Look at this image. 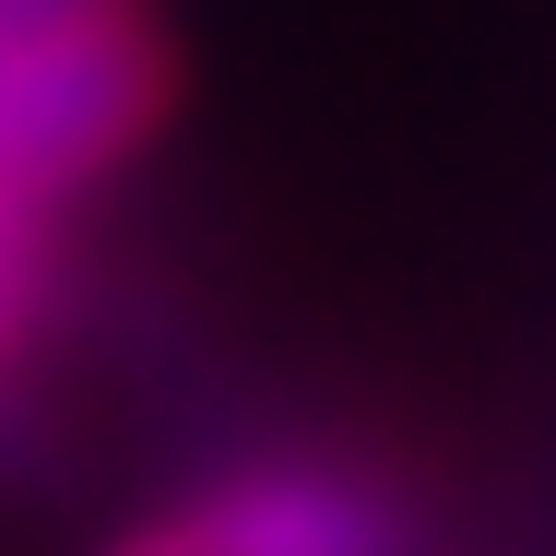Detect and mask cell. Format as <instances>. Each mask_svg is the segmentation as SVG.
<instances>
[{"label": "cell", "mask_w": 556, "mask_h": 556, "mask_svg": "<svg viewBox=\"0 0 556 556\" xmlns=\"http://www.w3.org/2000/svg\"><path fill=\"white\" fill-rule=\"evenodd\" d=\"M96 556H439V509L379 450L285 439L142 497L118 533H96Z\"/></svg>", "instance_id": "2"}, {"label": "cell", "mask_w": 556, "mask_h": 556, "mask_svg": "<svg viewBox=\"0 0 556 556\" xmlns=\"http://www.w3.org/2000/svg\"><path fill=\"white\" fill-rule=\"evenodd\" d=\"M48 332H60V225L0 214V403L36 379Z\"/></svg>", "instance_id": "3"}, {"label": "cell", "mask_w": 556, "mask_h": 556, "mask_svg": "<svg viewBox=\"0 0 556 556\" xmlns=\"http://www.w3.org/2000/svg\"><path fill=\"white\" fill-rule=\"evenodd\" d=\"M178 108L166 0H0V214L72 225Z\"/></svg>", "instance_id": "1"}]
</instances>
